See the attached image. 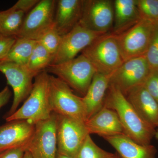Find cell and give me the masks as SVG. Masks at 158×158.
<instances>
[{
    "label": "cell",
    "instance_id": "6da1fadb",
    "mask_svg": "<svg viewBox=\"0 0 158 158\" xmlns=\"http://www.w3.org/2000/svg\"><path fill=\"white\" fill-rule=\"evenodd\" d=\"M104 106L116 112L124 134L128 137L141 145L151 144L155 135V128L145 121L128 101L124 94L110 84Z\"/></svg>",
    "mask_w": 158,
    "mask_h": 158
},
{
    "label": "cell",
    "instance_id": "7a4b0ae2",
    "mask_svg": "<svg viewBox=\"0 0 158 158\" xmlns=\"http://www.w3.org/2000/svg\"><path fill=\"white\" fill-rule=\"evenodd\" d=\"M49 77L46 70L35 77L27 98L20 108L6 116V121L27 120L35 125L50 117L52 112L49 100Z\"/></svg>",
    "mask_w": 158,
    "mask_h": 158
},
{
    "label": "cell",
    "instance_id": "3957f363",
    "mask_svg": "<svg viewBox=\"0 0 158 158\" xmlns=\"http://www.w3.org/2000/svg\"><path fill=\"white\" fill-rule=\"evenodd\" d=\"M81 54L90 61L97 73L110 75L124 62L115 35H101L83 50Z\"/></svg>",
    "mask_w": 158,
    "mask_h": 158
},
{
    "label": "cell",
    "instance_id": "277c9868",
    "mask_svg": "<svg viewBox=\"0 0 158 158\" xmlns=\"http://www.w3.org/2000/svg\"><path fill=\"white\" fill-rule=\"evenodd\" d=\"M46 70L83 96L87 93L97 72L92 64L82 54L66 62L51 64Z\"/></svg>",
    "mask_w": 158,
    "mask_h": 158
},
{
    "label": "cell",
    "instance_id": "5b68a950",
    "mask_svg": "<svg viewBox=\"0 0 158 158\" xmlns=\"http://www.w3.org/2000/svg\"><path fill=\"white\" fill-rule=\"evenodd\" d=\"M49 100L52 113L84 123L88 120L82 97L75 94L61 79L50 75Z\"/></svg>",
    "mask_w": 158,
    "mask_h": 158
},
{
    "label": "cell",
    "instance_id": "8992f818",
    "mask_svg": "<svg viewBox=\"0 0 158 158\" xmlns=\"http://www.w3.org/2000/svg\"><path fill=\"white\" fill-rule=\"evenodd\" d=\"M141 19L116 37L123 61L145 56L152 37L154 23Z\"/></svg>",
    "mask_w": 158,
    "mask_h": 158
},
{
    "label": "cell",
    "instance_id": "52a82bcc",
    "mask_svg": "<svg viewBox=\"0 0 158 158\" xmlns=\"http://www.w3.org/2000/svg\"><path fill=\"white\" fill-rule=\"evenodd\" d=\"M150 71L145 56L130 59L111 75L110 84L126 96L134 88L144 85Z\"/></svg>",
    "mask_w": 158,
    "mask_h": 158
},
{
    "label": "cell",
    "instance_id": "ba28073f",
    "mask_svg": "<svg viewBox=\"0 0 158 158\" xmlns=\"http://www.w3.org/2000/svg\"><path fill=\"white\" fill-rule=\"evenodd\" d=\"M56 1L42 0L25 17L17 38L37 40L54 26Z\"/></svg>",
    "mask_w": 158,
    "mask_h": 158
},
{
    "label": "cell",
    "instance_id": "9c48e42d",
    "mask_svg": "<svg viewBox=\"0 0 158 158\" xmlns=\"http://www.w3.org/2000/svg\"><path fill=\"white\" fill-rule=\"evenodd\" d=\"M57 115L35 124V131L26 150L33 158H57Z\"/></svg>",
    "mask_w": 158,
    "mask_h": 158
},
{
    "label": "cell",
    "instance_id": "30bf717a",
    "mask_svg": "<svg viewBox=\"0 0 158 158\" xmlns=\"http://www.w3.org/2000/svg\"><path fill=\"white\" fill-rule=\"evenodd\" d=\"M89 135L85 123L57 115V149L59 153L75 158Z\"/></svg>",
    "mask_w": 158,
    "mask_h": 158
},
{
    "label": "cell",
    "instance_id": "8fae6325",
    "mask_svg": "<svg viewBox=\"0 0 158 158\" xmlns=\"http://www.w3.org/2000/svg\"><path fill=\"white\" fill-rule=\"evenodd\" d=\"M114 4L111 0H84L80 23L90 31L110 33L114 23Z\"/></svg>",
    "mask_w": 158,
    "mask_h": 158
},
{
    "label": "cell",
    "instance_id": "7c38bea8",
    "mask_svg": "<svg viewBox=\"0 0 158 158\" xmlns=\"http://www.w3.org/2000/svg\"><path fill=\"white\" fill-rule=\"evenodd\" d=\"M0 72L5 75L8 85L14 93L13 102L6 116L17 110L20 104L28 97L33 87V80L36 76L25 65L0 60Z\"/></svg>",
    "mask_w": 158,
    "mask_h": 158
},
{
    "label": "cell",
    "instance_id": "4fadbf2b",
    "mask_svg": "<svg viewBox=\"0 0 158 158\" xmlns=\"http://www.w3.org/2000/svg\"><path fill=\"white\" fill-rule=\"evenodd\" d=\"M103 34L90 31L79 23L62 36L59 49L51 64H59L76 58L94 40Z\"/></svg>",
    "mask_w": 158,
    "mask_h": 158
},
{
    "label": "cell",
    "instance_id": "5bb4252c",
    "mask_svg": "<svg viewBox=\"0 0 158 158\" xmlns=\"http://www.w3.org/2000/svg\"><path fill=\"white\" fill-rule=\"evenodd\" d=\"M35 125L27 120L10 122L0 127V152L27 147L32 138Z\"/></svg>",
    "mask_w": 158,
    "mask_h": 158
},
{
    "label": "cell",
    "instance_id": "9a60e30c",
    "mask_svg": "<svg viewBox=\"0 0 158 158\" xmlns=\"http://www.w3.org/2000/svg\"><path fill=\"white\" fill-rule=\"evenodd\" d=\"M84 0L56 1L54 27L61 36L67 34L80 23Z\"/></svg>",
    "mask_w": 158,
    "mask_h": 158
},
{
    "label": "cell",
    "instance_id": "2e32d148",
    "mask_svg": "<svg viewBox=\"0 0 158 158\" xmlns=\"http://www.w3.org/2000/svg\"><path fill=\"white\" fill-rule=\"evenodd\" d=\"M89 135L96 134L102 138L124 134L118 115L114 110L103 106L85 123Z\"/></svg>",
    "mask_w": 158,
    "mask_h": 158
},
{
    "label": "cell",
    "instance_id": "e0dca14e",
    "mask_svg": "<svg viewBox=\"0 0 158 158\" xmlns=\"http://www.w3.org/2000/svg\"><path fill=\"white\" fill-rule=\"evenodd\" d=\"M128 101L145 121L157 127L158 122V102L146 90L143 85L134 88L125 96Z\"/></svg>",
    "mask_w": 158,
    "mask_h": 158
},
{
    "label": "cell",
    "instance_id": "ac0fdd59",
    "mask_svg": "<svg viewBox=\"0 0 158 158\" xmlns=\"http://www.w3.org/2000/svg\"><path fill=\"white\" fill-rule=\"evenodd\" d=\"M103 138L116 150L120 158H156L157 150L154 145L138 144L125 134Z\"/></svg>",
    "mask_w": 158,
    "mask_h": 158
},
{
    "label": "cell",
    "instance_id": "d6986e66",
    "mask_svg": "<svg viewBox=\"0 0 158 158\" xmlns=\"http://www.w3.org/2000/svg\"><path fill=\"white\" fill-rule=\"evenodd\" d=\"M111 76V75H107L96 72L87 93L82 97L88 119L103 107Z\"/></svg>",
    "mask_w": 158,
    "mask_h": 158
},
{
    "label": "cell",
    "instance_id": "ffe728a7",
    "mask_svg": "<svg viewBox=\"0 0 158 158\" xmlns=\"http://www.w3.org/2000/svg\"><path fill=\"white\" fill-rule=\"evenodd\" d=\"M114 23L112 33L117 34L126 30L141 19L137 0H115Z\"/></svg>",
    "mask_w": 158,
    "mask_h": 158
},
{
    "label": "cell",
    "instance_id": "44dd1931",
    "mask_svg": "<svg viewBox=\"0 0 158 158\" xmlns=\"http://www.w3.org/2000/svg\"><path fill=\"white\" fill-rule=\"evenodd\" d=\"M25 13L12 6L5 11H0V36L18 37Z\"/></svg>",
    "mask_w": 158,
    "mask_h": 158
},
{
    "label": "cell",
    "instance_id": "7402d4cb",
    "mask_svg": "<svg viewBox=\"0 0 158 158\" xmlns=\"http://www.w3.org/2000/svg\"><path fill=\"white\" fill-rule=\"evenodd\" d=\"M37 41L27 38H17L9 53L1 60L26 66Z\"/></svg>",
    "mask_w": 158,
    "mask_h": 158
},
{
    "label": "cell",
    "instance_id": "603a6c76",
    "mask_svg": "<svg viewBox=\"0 0 158 158\" xmlns=\"http://www.w3.org/2000/svg\"><path fill=\"white\" fill-rule=\"evenodd\" d=\"M53 59V56L37 41L26 66L30 72L37 76L46 70L52 64Z\"/></svg>",
    "mask_w": 158,
    "mask_h": 158
},
{
    "label": "cell",
    "instance_id": "cb8c5ba5",
    "mask_svg": "<svg viewBox=\"0 0 158 158\" xmlns=\"http://www.w3.org/2000/svg\"><path fill=\"white\" fill-rule=\"evenodd\" d=\"M118 155L108 152L98 146L88 135L75 158H117Z\"/></svg>",
    "mask_w": 158,
    "mask_h": 158
},
{
    "label": "cell",
    "instance_id": "d4e9b609",
    "mask_svg": "<svg viewBox=\"0 0 158 158\" xmlns=\"http://www.w3.org/2000/svg\"><path fill=\"white\" fill-rule=\"evenodd\" d=\"M62 36L59 34L54 26L43 34L37 40L54 57L60 45Z\"/></svg>",
    "mask_w": 158,
    "mask_h": 158
},
{
    "label": "cell",
    "instance_id": "484cf974",
    "mask_svg": "<svg viewBox=\"0 0 158 158\" xmlns=\"http://www.w3.org/2000/svg\"><path fill=\"white\" fill-rule=\"evenodd\" d=\"M141 19L158 21V0H137Z\"/></svg>",
    "mask_w": 158,
    "mask_h": 158
},
{
    "label": "cell",
    "instance_id": "4316f807",
    "mask_svg": "<svg viewBox=\"0 0 158 158\" xmlns=\"http://www.w3.org/2000/svg\"><path fill=\"white\" fill-rule=\"evenodd\" d=\"M145 57L151 69H158V21L154 23L152 37Z\"/></svg>",
    "mask_w": 158,
    "mask_h": 158
},
{
    "label": "cell",
    "instance_id": "83f0119b",
    "mask_svg": "<svg viewBox=\"0 0 158 158\" xmlns=\"http://www.w3.org/2000/svg\"><path fill=\"white\" fill-rule=\"evenodd\" d=\"M143 85L148 93L158 102V69H151Z\"/></svg>",
    "mask_w": 158,
    "mask_h": 158
},
{
    "label": "cell",
    "instance_id": "f1b7e54d",
    "mask_svg": "<svg viewBox=\"0 0 158 158\" xmlns=\"http://www.w3.org/2000/svg\"><path fill=\"white\" fill-rule=\"evenodd\" d=\"M16 37L0 36V60L6 56L16 41Z\"/></svg>",
    "mask_w": 158,
    "mask_h": 158
},
{
    "label": "cell",
    "instance_id": "f546056e",
    "mask_svg": "<svg viewBox=\"0 0 158 158\" xmlns=\"http://www.w3.org/2000/svg\"><path fill=\"white\" fill-rule=\"evenodd\" d=\"M39 2V0H19L13 6L26 13L30 9H33Z\"/></svg>",
    "mask_w": 158,
    "mask_h": 158
},
{
    "label": "cell",
    "instance_id": "4dcf8cb0",
    "mask_svg": "<svg viewBox=\"0 0 158 158\" xmlns=\"http://www.w3.org/2000/svg\"><path fill=\"white\" fill-rule=\"evenodd\" d=\"M26 148H18L0 152V158H22Z\"/></svg>",
    "mask_w": 158,
    "mask_h": 158
},
{
    "label": "cell",
    "instance_id": "1f68e13d",
    "mask_svg": "<svg viewBox=\"0 0 158 158\" xmlns=\"http://www.w3.org/2000/svg\"><path fill=\"white\" fill-rule=\"evenodd\" d=\"M11 96V91L6 86L0 92V109L8 102Z\"/></svg>",
    "mask_w": 158,
    "mask_h": 158
},
{
    "label": "cell",
    "instance_id": "d6a6232c",
    "mask_svg": "<svg viewBox=\"0 0 158 158\" xmlns=\"http://www.w3.org/2000/svg\"><path fill=\"white\" fill-rule=\"evenodd\" d=\"M22 158H33V157L28 151L26 150Z\"/></svg>",
    "mask_w": 158,
    "mask_h": 158
},
{
    "label": "cell",
    "instance_id": "836d02e7",
    "mask_svg": "<svg viewBox=\"0 0 158 158\" xmlns=\"http://www.w3.org/2000/svg\"><path fill=\"white\" fill-rule=\"evenodd\" d=\"M57 158H73L70 157L68 156L64 155L61 154H59V153L57 152Z\"/></svg>",
    "mask_w": 158,
    "mask_h": 158
},
{
    "label": "cell",
    "instance_id": "e575fe53",
    "mask_svg": "<svg viewBox=\"0 0 158 158\" xmlns=\"http://www.w3.org/2000/svg\"><path fill=\"white\" fill-rule=\"evenodd\" d=\"M155 137L156 138V139L158 141V129L157 130H156L155 135Z\"/></svg>",
    "mask_w": 158,
    "mask_h": 158
},
{
    "label": "cell",
    "instance_id": "d590c367",
    "mask_svg": "<svg viewBox=\"0 0 158 158\" xmlns=\"http://www.w3.org/2000/svg\"><path fill=\"white\" fill-rule=\"evenodd\" d=\"M157 127H158V122L157 124Z\"/></svg>",
    "mask_w": 158,
    "mask_h": 158
},
{
    "label": "cell",
    "instance_id": "8d00e7d4",
    "mask_svg": "<svg viewBox=\"0 0 158 158\" xmlns=\"http://www.w3.org/2000/svg\"><path fill=\"white\" fill-rule=\"evenodd\" d=\"M117 158H119V157L118 156V157H117Z\"/></svg>",
    "mask_w": 158,
    "mask_h": 158
}]
</instances>
